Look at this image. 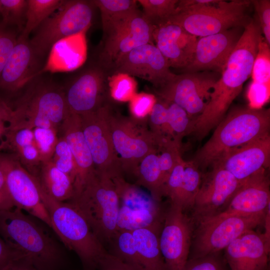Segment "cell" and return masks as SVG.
Wrapping results in <instances>:
<instances>
[{
  "label": "cell",
  "instance_id": "obj_7",
  "mask_svg": "<svg viewBox=\"0 0 270 270\" xmlns=\"http://www.w3.org/2000/svg\"><path fill=\"white\" fill-rule=\"evenodd\" d=\"M265 214L241 215L222 212L195 221L188 259L221 252L244 232L264 222Z\"/></svg>",
  "mask_w": 270,
  "mask_h": 270
},
{
  "label": "cell",
  "instance_id": "obj_43",
  "mask_svg": "<svg viewBox=\"0 0 270 270\" xmlns=\"http://www.w3.org/2000/svg\"><path fill=\"white\" fill-rule=\"evenodd\" d=\"M41 162L50 160L58 141V130L52 128H36L32 130Z\"/></svg>",
  "mask_w": 270,
  "mask_h": 270
},
{
  "label": "cell",
  "instance_id": "obj_21",
  "mask_svg": "<svg viewBox=\"0 0 270 270\" xmlns=\"http://www.w3.org/2000/svg\"><path fill=\"white\" fill-rule=\"evenodd\" d=\"M270 164L268 135L229 150L212 166H221L241 182L260 170L268 168Z\"/></svg>",
  "mask_w": 270,
  "mask_h": 270
},
{
  "label": "cell",
  "instance_id": "obj_1",
  "mask_svg": "<svg viewBox=\"0 0 270 270\" xmlns=\"http://www.w3.org/2000/svg\"><path fill=\"white\" fill-rule=\"evenodd\" d=\"M261 34L256 20L251 19L244 28L212 88L206 107L195 120L194 128L200 134L206 136L217 126L241 92L244 82L251 76Z\"/></svg>",
  "mask_w": 270,
  "mask_h": 270
},
{
  "label": "cell",
  "instance_id": "obj_5",
  "mask_svg": "<svg viewBox=\"0 0 270 270\" xmlns=\"http://www.w3.org/2000/svg\"><path fill=\"white\" fill-rule=\"evenodd\" d=\"M80 211L104 245L118 232L120 200L112 180L95 172L68 202Z\"/></svg>",
  "mask_w": 270,
  "mask_h": 270
},
{
  "label": "cell",
  "instance_id": "obj_37",
  "mask_svg": "<svg viewBox=\"0 0 270 270\" xmlns=\"http://www.w3.org/2000/svg\"><path fill=\"white\" fill-rule=\"evenodd\" d=\"M178 0H138L144 16L154 26L166 22L176 12Z\"/></svg>",
  "mask_w": 270,
  "mask_h": 270
},
{
  "label": "cell",
  "instance_id": "obj_28",
  "mask_svg": "<svg viewBox=\"0 0 270 270\" xmlns=\"http://www.w3.org/2000/svg\"><path fill=\"white\" fill-rule=\"evenodd\" d=\"M160 231L152 228H142L132 232L144 270H168L160 247Z\"/></svg>",
  "mask_w": 270,
  "mask_h": 270
},
{
  "label": "cell",
  "instance_id": "obj_2",
  "mask_svg": "<svg viewBox=\"0 0 270 270\" xmlns=\"http://www.w3.org/2000/svg\"><path fill=\"white\" fill-rule=\"evenodd\" d=\"M34 218L16 207L0 211V236L38 270H62V248Z\"/></svg>",
  "mask_w": 270,
  "mask_h": 270
},
{
  "label": "cell",
  "instance_id": "obj_52",
  "mask_svg": "<svg viewBox=\"0 0 270 270\" xmlns=\"http://www.w3.org/2000/svg\"><path fill=\"white\" fill-rule=\"evenodd\" d=\"M97 270H134L118 258L106 252L100 258Z\"/></svg>",
  "mask_w": 270,
  "mask_h": 270
},
{
  "label": "cell",
  "instance_id": "obj_57",
  "mask_svg": "<svg viewBox=\"0 0 270 270\" xmlns=\"http://www.w3.org/2000/svg\"></svg>",
  "mask_w": 270,
  "mask_h": 270
},
{
  "label": "cell",
  "instance_id": "obj_39",
  "mask_svg": "<svg viewBox=\"0 0 270 270\" xmlns=\"http://www.w3.org/2000/svg\"><path fill=\"white\" fill-rule=\"evenodd\" d=\"M180 146V143L168 136L163 138L159 146V164L166 182L175 165L182 158Z\"/></svg>",
  "mask_w": 270,
  "mask_h": 270
},
{
  "label": "cell",
  "instance_id": "obj_35",
  "mask_svg": "<svg viewBox=\"0 0 270 270\" xmlns=\"http://www.w3.org/2000/svg\"><path fill=\"white\" fill-rule=\"evenodd\" d=\"M166 102L168 136L180 143L183 137L192 134L194 120L182 107L174 102Z\"/></svg>",
  "mask_w": 270,
  "mask_h": 270
},
{
  "label": "cell",
  "instance_id": "obj_14",
  "mask_svg": "<svg viewBox=\"0 0 270 270\" xmlns=\"http://www.w3.org/2000/svg\"><path fill=\"white\" fill-rule=\"evenodd\" d=\"M8 189L16 208L40 220L49 228L51 222L42 200L38 181L12 154L0 152Z\"/></svg>",
  "mask_w": 270,
  "mask_h": 270
},
{
  "label": "cell",
  "instance_id": "obj_48",
  "mask_svg": "<svg viewBox=\"0 0 270 270\" xmlns=\"http://www.w3.org/2000/svg\"><path fill=\"white\" fill-rule=\"evenodd\" d=\"M18 37L10 26L0 22V76L16 43Z\"/></svg>",
  "mask_w": 270,
  "mask_h": 270
},
{
  "label": "cell",
  "instance_id": "obj_50",
  "mask_svg": "<svg viewBox=\"0 0 270 270\" xmlns=\"http://www.w3.org/2000/svg\"><path fill=\"white\" fill-rule=\"evenodd\" d=\"M270 85L259 84L252 81L248 92L247 97L249 108L254 109L262 108L270 98Z\"/></svg>",
  "mask_w": 270,
  "mask_h": 270
},
{
  "label": "cell",
  "instance_id": "obj_40",
  "mask_svg": "<svg viewBox=\"0 0 270 270\" xmlns=\"http://www.w3.org/2000/svg\"><path fill=\"white\" fill-rule=\"evenodd\" d=\"M251 76L254 82L270 85V48L262 36L258 42Z\"/></svg>",
  "mask_w": 270,
  "mask_h": 270
},
{
  "label": "cell",
  "instance_id": "obj_55",
  "mask_svg": "<svg viewBox=\"0 0 270 270\" xmlns=\"http://www.w3.org/2000/svg\"><path fill=\"white\" fill-rule=\"evenodd\" d=\"M0 270H40L24 258H18L10 261Z\"/></svg>",
  "mask_w": 270,
  "mask_h": 270
},
{
  "label": "cell",
  "instance_id": "obj_30",
  "mask_svg": "<svg viewBox=\"0 0 270 270\" xmlns=\"http://www.w3.org/2000/svg\"><path fill=\"white\" fill-rule=\"evenodd\" d=\"M158 152H152L142 160L135 177L136 184L144 186L156 201L160 202L166 181L160 168Z\"/></svg>",
  "mask_w": 270,
  "mask_h": 270
},
{
  "label": "cell",
  "instance_id": "obj_23",
  "mask_svg": "<svg viewBox=\"0 0 270 270\" xmlns=\"http://www.w3.org/2000/svg\"><path fill=\"white\" fill-rule=\"evenodd\" d=\"M270 186L263 168L240 182L223 212L246 216L265 214L270 205Z\"/></svg>",
  "mask_w": 270,
  "mask_h": 270
},
{
  "label": "cell",
  "instance_id": "obj_18",
  "mask_svg": "<svg viewBox=\"0 0 270 270\" xmlns=\"http://www.w3.org/2000/svg\"><path fill=\"white\" fill-rule=\"evenodd\" d=\"M243 30L244 27H236L198 38L192 60L182 71H210L221 74Z\"/></svg>",
  "mask_w": 270,
  "mask_h": 270
},
{
  "label": "cell",
  "instance_id": "obj_24",
  "mask_svg": "<svg viewBox=\"0 0 270 270\" xmlns=\"http://www.w3.org/2000/svg\"><path fill=\"white\" fill-rule=\"evenodd\" d=\"M60 129L62 136L70 149L75 163L74 195L96 172L94 164L82 129L80 116L69 112Z\"/></svg>",
  "mask_w": 270,
  "mask_h": 270
},
{
  "label": "cell",
  "instance_id": "obj_46",
  "mask_svg": "<svg viewBox=\"0 0 270 270\" xmlns=\"http://www.w3.org/2000/svg\"><path fill=\"white\" fill-rule=\"evenodd\" d=\"M156 100L154 94L146 92L136 93L130 101L132 117L138 120L148 119Z\"/></svg>",
  "mask_w": 270,
  "mask_h": 270
},
{
  "label": "cell",
  "instance_id": "obj_53",
  "mask_svg": "<svg viewBox=\"0 0 270 270\" xmlns=\"http://www.w3.org/2000/svg\"><path fill=\"white\" fill-rule=\"evenodd\" d=\"M14 207L8 189L4 170L0 161V211L10 210Z\"/></svg>",
  "mask_w": 270,
  "mask_h": 270
},
{
  "label": "cell",
  "instance_id": "obj_16",
  "mask_svg": "<svg viewBox=\"0 0 270 270\" xmlns=\"http://www.w3.org/2000/svg\"><path fill=\"white\" fill-rule=\"evenodd\" d=\"M110 70L136 76L150 82L156 88L165 84L176 74L154 44L138 46L116 61Z\"/></svg>",
  "mask_w": 270,
  "mask_h": 270
},
{
  "label": "cell",
  "instance_id": "obj_49",
  "mask_svg": "<svg viewBox=\"0 0 270 270\" xmlns=\"http://www.w3.org/2000/svg\"><path fill=\"white\" fill-rule=\"evenodd\" d=\"M252 4L256 12V20L264 38L270 45V0H253Z\"/></svg>",
  "mask_w": 270,
  "mask_h": 270
},
{
  "label": "cell",
  "instance_id": "obj_32",
  "mask_svg": "<svg viewBox=\"0 0 270 270\" xmlns=\"http://www.w3.org/2000/svg\"><path fill=\"white\" fill-rule=\"evenodd\" d=\"M100 11L104 32L137 12L135 0H94Z\"/></svg>",
  "mask_w": 270,
  "mask_h": 270
},
{
  "label": "cell",
  "instance_id": "obj_38",
  "mask_svg": "<svg viewBox=\"0 0 270 270\" xmlns=\"http://www.w3.org/2000/svg\"><path fill=\"white\" fill-rule=\"evenodd\" d=\"M108 86L113 100L118 102H130L136 94L137 82L132 76L116 72L108 76Z\"/></svg>",
  "mask_w": 270,
  "mask_h": 270
},
{
  "label": "cell",
  "instance_id": "obj_29",
  "mask_svg": "<svg viewBox=\"0 0 270 270\" xmlns=\"http://www.w3.org/2000/svg\"><path fill=\"white\" fill-rule=\"evenodd\" d=\"M165 210H133L120 205L116 222L117 231L132 232L142 228L161 230Z\"/></svg>",
  "mask_w": 270,
  "mask_h": 270
},
{
  "label": "cell",
  "instance_id": "obj_45",
  "mask_svg": "<svg viewBox=\"0 0 270 270\" xmlns=\"http://www.w3.org/2000/svg\"><path fill=\"white\" fill-rule=\"evenodd\" d=\"M168 103L156 100L148 116V124L151 131L158 137L169 136L168 128Z\"/></svg>",
  "mask_w": 270,
  "mask_h": 270
},
{
  "label": "cell",
  "instance_id": "obj_47",
  "mask_svg": "<svg viewBox=\"0 0 270 270\" xmlns=\"http://www.w3.org/2000/svg\"><path fill=\"white\" fill-rule=\"evenodd\" d=\"M226 262L220 252L188 259L182 270H226Z\"/></svg>",
  "mask_w": 270,
  "mask_h": 270
},
{
  "label": "cell",
  "instance_id": "obj_6",
  "mask_svg": "<svg viewBox=\"0 0 270 270\" xmlns=\"http://www.w3.org/2000/svg\"><path fill=\"white\" fill-rule=\"evenodd\" d=\"M251 4V0H216L177 7L176 13L166 22L180 26L197 38L206 36L236 27L244 28L251 20L248 13Z\"/></svg>",
  "mask_w": 270,
  "mask_h": 270
},
{
  "label": "cell",
  "instance_id": "obj_56",
  "mask_svg": "<svg viewBox=\"0 0 270 270\" xmlns=\"http://www.w3.org/2000/svg\"><path fill=\"white\" fill-rule=\"evenodd\" d=\"M264 227L265 228V232L264 233V236L270 240V206H268L264 220Z\"/></svg>",
  "mask_w": 270,
  "mask_h": 270
},
{
  "label": "cell",
  "instance_id": "obj_31",
  "mask_svg": "<svg viewBox=\"0 0 270 270\" xmlns=\"http://www.w3.org/2000/svg\"><path fill=\"white\" fill-rule=\"evenodd\" d=\"M118 194L120 206L133 210L148 209L156 211L164 209L160 202L156 201L149 192L144 190L139 186L127 182L123 176L112 179Z\"/></svg>",
  "mask_w": 270,
  "mask_h": 270
},
{
  "label": "cell",
  "instance_id": "obj_44",
  "mask_svg": "<svg viewBox=\"0 0 270 270\" xmlns=\"http://www.w3.org/2000/svg\"><path fill=\"white\" fill-rule=\"evenodd\" d=\"M28 0H0L2 22L5 25L20 26L24 18Z\"/></svg>",
  "mask_w": 270,
  "mask_h": 270
},
{
  "label": "cell",
  "instance_id": "obj_10",
  "mask_svg": "<svg viewBox=\"0 0 270 270\" xmlns=\"http://www.w3.org/2000/svg\"><path fill=\"white\" fill-rule=\"evenodd\" d=\"M94 8L93 0H64L30 40L36 56L42 57L58 41L83 32L91 24Z\"/></svg>",
  "mask_w": 270,
  "mask_h": 270
},
{
  "label": "cell",
  "instance_id": "obj_4",
  "mask_svg": "<svg viewBox=\"0 0 270 270\" xmlns=\"http://www.w3.org/2000/svg\"><path fill=\"white\" fill-rule=\"evenodd\" d=\"M38 185L51 228L63 244L76 254L84 270H97L100 258L108 252L104 246L74 204L54 200L42 189L39 183Z\"/></svg>",
  "mask_w": 270,
  "mask_h": 270
},
{
  "label": "cell",
  "instance_id": "obj_26",
  "mask_svg": "<svg viewBox=\"0 0 270 270\" xmlns=\"http://www.w3.org/2000/svg\"><path fill=\"white\" fill-rule=\"evenodd\" d=\"M35 177L42 189L54 200L67 202L73 198L74 190L72 180L60 170L50 160L41 162Z\"/></svg>",
  "mask_w": 270,
  "mask_h": 270
},
{
  "label": "cell",
  "instance_id": "obj_25",
  "mask_svg": "<svg viewBox=\"0 0 270 270\" xmlns=\"http://www.w3.org/2000/svg\"><path fill=\"white\" fill-rule=\"evenodd\" d=\"M36 56L30 40L20 36L0 76V88L14 92L30 80Z\"/></svg>",
  "mask_w": 270,
  "mask_h": 270
},
{
  "label": "cell",
  "instance_id": "obj_27",
  "mask_svg": "<svg viewBox=\"0 0 270 270\" xmlns=\"http://www.w3.org/2000/svg\"><path fill=\"white\" fill-rule=\"evenodd\" d=\"M6 148L14 152L22 165L34 176L41 164L32 130H10L6 136Z\"/></svg>",
  "mask_w": 270,
  "mask_h": 270
},
{
  "label": "cell",
  "instance_id": "obj_42",
  "mask_svg": "<svg viewBox=\"0 0 270 270\" xmlns=\"http://www.w3.org/2000/svg\"><path fill=\"white\" fill-rule=\"evenodd\" d=\"M184 163L185 160L182 158L175 165L168 176L164 188V196L168 198L170 204L180 207Z\"/></svg>",
  "mask_w": 270,
  "mask_h": 270
},
{
  "label": "cell",
  "instance_id": "obj_41",
  "mask_svg": "<svg viewBox=\"0 0 270 270\" xmlns=\"http://www.w3.org/2000/svg\"><path fill=\"white\" fill-rule=\"evenodd\" d=\"M50 160L60 170L70 176L74 183L76 166L74 157L68 144L62 136L58 138Z\"/></svg>",
  "mask_w": 270,
  "mask_h": 270
},
{
  "label": "cell",
  "instance_id": "obj_8",
  "mask_svg": "<svg viewBox=\"0 0 270 270\" xmlns=\"http://www.w3.org/2000/svg\"><path fill=\"white\" fill-rule=\"evenodd\" d=\"M108 122L113 145L123 172L135 176L138 166L148 154L158 152L162 140L148 126V119L138 120L115 113L110 106Z\"/></svg>",
  "mask_w": 270,
  "mask_h": 270
},
{
  "label": "cell",
  "instance_id": "obj_20",
  "mask_svg": "<svg viewBox=\"0 0 270 270\" xmlns=\"http://www.w3.org/2000/svg\"><path fill=\"white\" fill-rule=\"evenodd\" d=\"M270 240L264 234L248 230L224 250L230 270H268Z\"/></svg>",
  "mask_w": 270,
  "mask_h": 270
},
{
  "label": "cell",
  "instance_id": "obj_34",
  "mask_svg": "<svg viewBox=\"0 0 270 270\" xmlns=\"http://www.w3.org/2000/svg\"><path fill=\"white\" fill-rule=\"evenodd\" d=\"M109 252L134 270H144L137 252L132 232L118 231L110 244Z\"/></svg>",
  "mask_w": 270,
  "mask_h": 270
},
{
  "label": "cell",
  "instance_id": "obj_11",
  "mask_svg": "<svg viewBox=\"0 0 270 270\" xmlns=\"http://www.w3.org/2000/svg\"><path fill=\"white\" fill-rule=\"evenodd\" d=\"M219 74L203 71L176 74L165 84L156 88V92L164 100L182 107L194 120L206 107L212 88L220 77Z\"/></svg>",
  "mask_w": 270,
  "mask_h": 270
},
{
  "label": "cell",
  "instance_id": "obj_54",
  "mask_svg": "<svg viewBox=\"0 0 270 270\" xmlns=\"http://www.w3.org/2000/svg\"><path fill=\"white\" fill-rule=\"evenodd\" d=\"M18 258L23 257L12 249L0 235V269L11 260Z\"/></svg>",
  "mask_w": 270,
  "mask_h": 270
},
{
  "label": "cell",
  "instance_id": "obj_58",
  "mask_svg": "<svg viewBox=\"0 0 270 270\" xmlns=\"http://www.w3.org/2000/svg\"><path fill=\"white\" fill-rule=\"evenodd\" d=\"M268 270H270V269Z\"/></svg>",
  "mask_w": 270,
  "mask_h": 270
},
{
  "label": "cell",
  "instance_id": "obj_17",
  "mask_svg": "<svg viewBox=\"0 0 270 270\" xmlns=\"http://www.w3.org/2000/svg\"><path fill=\"white\" fill-rule=\"evenodd\" d=\"M202 176L199 190L192 208V220L223 212L240 185L230 172L214 164Z\"/></svg>",
  "mask_w": 270,
  "mask_h": 270
},
{
  "label": "cell",
  "instance_id": "obj_19",
  "mask_svg": "<svg viewBox=\"0 0 270 270\" xmlns=\"http://www.w3.org/2000/svg\"><path fill=\"white\" fill-rule=\"evenodd\" d=\"M106 74V70L100 66L92 67L74 80L64 92L70 112L82 116L96 112L108 104Z\"/></svg>",
  "mask_w": 270,
  "mask_h": 270
},
{
  "label": "cell",
  "instance_id": "obj_22",
  "mask_svg": "<svg viewBox=\"0 0 270 270\" xmlns=\"http://www.w3.org/2000/svg\"><path fill=\"white\" fill-rule=\"evenodd\" d=\"M154 41L170 68L182 70L193 56L197 37L180 26L168 22L155 26Z\"/></svg>",
  "mask_w": 270,
  "mask_h": 270
},
{
  "label": "cell",
  "instance_id": "obj_13",
  "mask_svg": "<svg viewBox=\"0 0 270 270\" xmlns=\"http://www.w3.org/2000/svg\"><path fill=\"white\" fill-rule=\"evenodd\" d=\"M155 26L138 10L104 32L102 49L100 55V66L106 71L133 49L153 44Z\"/></svg>",
  "mask_w": 270,
  "mask_h": 270
},
{
  "label": "cell",
  "instance_id": "obj_15",
  "mask_svg": "<svg viewBox=\"0 0 270 270\" xmlns=\"http://www.w3.org/2000/svg\"><path fill=\"white\" fill-rule=\"evenodd\" d=\"M194 222L182 208L166 209L159 244L168 270H182L190 254Z\"/></svg>",
  "mask_w": 270,
  "mask_h": 270
},
{
  "label": "cell",
  "instance_id": "obj_9",
  "mask_svg": "<svg viewBox=\"0 0 270 270\" xmlns=\"http://www.w3.org/2000/svg\"><path fill=\"white\" fill-rule=\"evenodd\" d=\"M68 112L64 92L52 86H37L12 109L9 131L36 128L58 130Z\"/></svg>",
  "mask_w": 270,
  "mask_h": 270
},
{
  "label": "cell",
  "instance_id": "obj_3",
  "mask_svg": "<svg viewBox=\"0 0 270 270\" xmlns=\"http://www.w3.org/2000/svg\"><path fill=\"white\" fill-rule=\"evenodd\" d=\"M269 108L238 107L226 115L192 161L200 170L211 166L225 153L270 135Z\"/></svg>",
  "mask_w": 270,
  "mask_h": 270
},
{
  "label": "cell",
  "instance_id": "obj_12",
  "mask_svg": "<svg viewBox=\"0 0 270 270\" xmlns=\"http://www.w3.org/2000/svg\"><path fill=\"white\" fill-rule=\"evenodd\" d=\"M110 105L80 116L82 129L92 158L96 174L111 178L123 176L114 150L108 122Z\"/></svg>",
  "mask_w": 270,
  "mask_h": 270
},
{
  "label": "cell",
  "instance_id": "obj_36",
  "mask_svg": "<svg viewBox=\"0 0 270 270\" xmlns=\"http://www.w3.org/2000/svg\"><path fill=\"white\" fill-rule=\"evenodd\" d=\"M202 174L191 160L185 161L182 180L181 207L186 212L192 210L199 190Z\"/></svg>",
  "mask_w": 270,
  "mask_h": 270
},
{
  "label": "cell",
  "instance_id": "obj_51",
  "mask_svg": "<svg viewBox=\"0 0 270 270\" xmlns=\"http://www.w3.org/2000/svg\"><path fill=\"white\" fill-rule=\"evenodd\" d=\"M12 109L0 96V152L6 149V136L9 131Z\"/></svg>",
  "mask_w": 270,
  "mask_h": 270
},
{
  "label": "cell",
  "instance_id": "obj_33",
  "mask_svg": "<svg viewBox=\"0 0 270 270\" xmlns=\"http://www.w3.org/2000/svg\"><path fill=\"white\" fill-rule=\"evenodd\" d=\"M62 0H28L26 23L20 36L28 38L30 34L57 10Z\"/></svg>",
  "mask_w": 270,
  "mask_h": 270
}]
</instances>
